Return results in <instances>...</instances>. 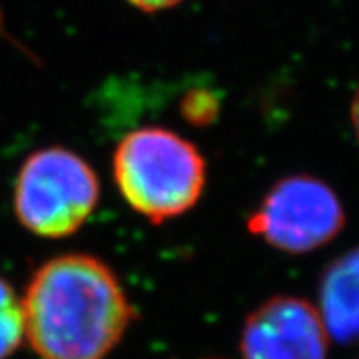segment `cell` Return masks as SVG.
<instances>
[{
    "label": "cell",
    "instance_id": "6da1fadb",
    "mask_svg": "<svg viewBox=\"0 0 359 359\" xmlns=\"http://www.w3.org/2000/svg\"><path fill=\"white\" fill-rule=\"evenodd\" d=\"M20 306L24 339L41 359H107L134 319L110 266L85 253L35 269Z\"/></svg>",
    "mask_w": 359,
    "mask_h": 359
},
{
    "label": "cell",
    "instance_id": "7a4b0ae2",
    "mask_svg": "<svg viewBox=\"0 0 359 359\" xmlns=\"http://www.w3.org/2000/svg\"><path fill=\"white\" fill-rule=\"evenodd\" d=\"M112 169L125 202L152 224L193 209L208 182V163L196 145L163 127L128 133L116 147Z\"/></svg>",
    "mask_w": 359,
    "mask_h": 359
},
{
    "label": "cell",
    "instance_id": "3957f363",
    "mask_svg": "<svg viewBox=\"0 0 359 359\" xmlns=\"http://www.w3.org/2000/svg\"><path fill=\"white\" fill-rule=\"evenodd\" d=\"M100 202V178L88 161L65 147H48L24 160L15 182L19 222L43 238L79 229Z\"/></svg>",
    "mask_w": 359,
    "mask_h": 359
},
{
    "label": "cell",
    "instance_id": "277c9868",
    "mask_svg": "<svg viewBox=\"0 0 359 359\" xmlns=\"http://www.w3.org/2000/svg\"><path fill=\"white\" fill-rule=\"evenodd\" d=\"M345 224L339 194L312 175L279 180L248 218L250 233L290 255H306L328 246Z\"/></svg>",
    "mask_w": 359,
    "mask_h": 359
},
{
    "label": "cell",
    "instance_id": "5b68a950",
    "mask_svg": "<svg viewBox=\"0 0 359 359\" xmlns=\"http://www.w3.org/2000/svg\"><path fill=\"white\" fill-rule=\"evenodd\" d=\"M238 346L242 359H326L330 336L316 304L275 295L248 316Z\"/></svg>",
    "mask_w": 359,
    "mask_h": 359
},
{
    "label": "cell",
    "instance_id": "8992f818",
    "mask_svg": "<svg viewBox=\"0 0 359 359\" xmlns=\"http://www.w3.org/2000/svg\"><path fill=\"white\" fill-rule=\"evenodd\" d=\"M330 339L359 345V246L341 253L319 279V304Z\"/></svg>",
    "mask_w": 359,
    "mask_h": 359
},
{
    "label": "cell",
    "instance_id": "52a82bcc",
    "mask_svg": "<svg viewBox=\"0 0 359 359\" xmlns=\"http://www.w3.org/2000/svg\"><path fill=\"white\" fill-rule=\"evenodd\" d=\"M22 341V306L15 290L0 277V359L13 355Z\"/></svg>",
    "mask_w": 359,
    "mask_h": 359
},
{
    "label": "cell",
    "instance_id": "ba28073f",
    "mask_svg": "<svg viewBox=\"0 0 359 359\" xmlns=\"http://www.w3.org/2000/svg\"><path fill=\"white\" fill-rule=\"evenodd\" d=\"M180 110H182V116L189 123L196 125V127H203V125L213 123L218 110H220V103H218L215 92L198 88L191 90L184 95Z\"/></svg>",
    "mask_w": 359,
    "mask_h": 359
},
{
    "label": "cell",
    "instance_id": "9c48e42d",
    "mask_svg": "<svg viewBox=\"0 0 359 359\" xmlns=\"http://www.w3.org/2000/svg\"><path fill=\"white\" fill-rule=\"evenodd\" d=\"M133 6H136L137 10L147 11V13H154V11L167 10V8H172V6L180 4L182 0H127Z\"/></svg>",
    "mask_w": 359,
    "mask_h": 359
},
{
    "label": "cell",
    "instance_id": "30bf717a",
    "mask_svg": "<svg viewBox=\"0 0 359 359\" xmlns=\"http://www.w3.org/2000/svg\"><path fill=\"white\" fill-rule=\"evenodd\" d=\"M350 123H352V128H354V134L359 142V86L355 88V94L350 101Z\"/></svg>",
    "mask_w": 359,
    "mask_h": 359
},
{
    "label": "cell",
    "instance_id": "8fae6325",
    "mask_svg": "<svg viewBox=\"0 0 359 359\" xmlns=\"http://www.w3.org/2000/svg\"><path fill=\"white\" fill-rule=\"evenodd\" d=\"M2 22H4V17H2V11H0V28H2Z\"/></svg>",
    "mask_w": 359,
    "mask_h": 359
}]
</instances>
